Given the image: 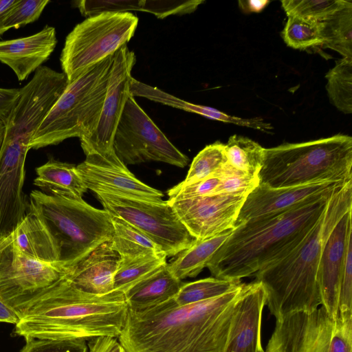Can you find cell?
<instances>
[{
    "label": "cell",
    "mask_w": 352,
    "mask_h": 352,
    "mask_svg": "<svg viewBox=\"0 0 352 352\" xmlns=\"http://www.w3.org/2000/svg\"><path fill=\"white\" fill-rule=\"evenodd\" d=\"M84 340H51L29 339L20 352H87Z\"/></svg>",
    "instance_id": "74e56055"
},
{
    "label": "cell",
    "mask_w": 352,
    "mask_h": 352,
    "mask_svg": "<svg viewBox=\"0 0 352 352\" xmlns=\"http://www.w3.org/2000/svg\"><path fill=\"white\" fill-rule=\"evenodd\" d=\"M96 195L104 210L140 230L166 256L179 254L196 241L167 201L154 202L104 192Z\"/></svg>",
    "instance_id": "8fae6325"
},
{
    "label": "cell",
    "mask_w": 352,
    "mask_h": 352,
    "mask_svg": "<svg viewBox=\"0 0 352 352\" xmlns=\"http://www.w3.org/2000/svg\"><path fill=\"white\" fill-rule=\"evenodd\" d=\"M270 2L267 0L239 1V5L240 8L246 13L260 12Z\"/></svg>",
    "instance_id": "b9f144b4"
},
{
    "label": "cell",
    "mask_w": 352,
    "mask_h": 352,
    "mask_svg": "<svg viewBox=\"0 0 352 352\" xmlns=\"http://www.w3.org/2000/svg\"><path fill=\"white\" fill-rule=\"evenodd\" d=\"M351 1L344 0H283L282 7L288 17L297 16L322 21Z\"/></svg>",
    "instance_id": "836d02e7"
},
{
    "label": "cell",
    "mask_w": 352,
    "mask_h": 352,
    "mask_svg": "<svg viewBox=\"0 0 352 352\" xmlns=\"http://www.w3.org/2000/svg\"><path fill=\"white\" fill-rule=\"evenodd\" d=\"M120 254L106 241L72 267L65 278L76 287L94 294L113 291V280L120 262Z\"/></svg>",
    "instance_id": "d6986e66"
},
{
    "label": "cell",
    "mask_w": 352,
    "mask_h": 352,
    "mask_svg": "<svg viewBox=\"0 0 352 352\" xmlns=\"http://www.w3.org/2000/svg\"><path fill=\"white\" fill-rule=\"evenodd\" d=\"M34 184L48 194L82 198L88 190L76 166L50 159L36 168Z\"/></svg>",
    "instance_id": "603a6c76"
},
{
    "label": "cell",
    "mask_w": 352,
    "mask_h": 352,
    "mask_svg": "<svg viewBox=\"0 0 352 352\" xmlns=\"http://www.w3.org/2000/svg\"><path fill=\"white\" fill-rule=\"evenodd\" d=\"M226 162L225 144L220 142L209 144L195 157L185 179L177 185L185 186L210 177Z\"/></svg>",
    "instance_id": "d6a6232c"
},
{
    "label": "cell",
    "mask_w": 352,
    "mask_h": 352,
    "mask_svg": "<svg viewBox=\"0 0 352 352\" xmlns=\"http://www.w3.org/2000/svg\"><path fill=\"white\" fill-rule=\"evenodd\" d=\"M20 89L0 88V120L5 121L16 105Z\"/></svg>",
    "instance_id": "ab89813d"
},
{
    "label": "cell",
    "mask_w": 352,
    "mask_h": 352,
    "mask_svg": "<svg viewBox=\"0 0 352 352\" xmlns=\"http://www.w3.org/2000/svg\"><path fill=\"white\" fill-rule=\"evenodd\" d=\"M19 320V314L0 299V322H7L16 325Z\"/></svg>",
    "instance_id": "60d3db41"
},
{
    "label": "cell",
    "mask_w": 352,
    "mask_h": 352,
    "mask_svg": "<svg viewBox=\"0 0 352 352\" xmlns=\"http://www.w3.org/2000/svg\"><path fill=\"white\" fill-rule=\"evenodd\" d=\"M28 211L45 229L56 252L58 263L65 267L75 265L113 236L111 215L82 198L33 190Z\"/></svg>",
    "instance_id": "5b68a950"
},
{
    "label": "cell",
    "mask_w": 352,
    "mask_h": 352,
    "mask_svg": "<svg viewBox=\"0 0 352 352\" xmlns=\"http://www.w3.org/2000/svg\"><path fill=\"white\" fill-rule=\"evenodd\" d=\"M5 125L3 121L0 120V151L1 149L3 137H4Z\"/></svg>",
    "instance_id": "ee69618b"
},
{
    "label": "cell",
    "mask_w": 352,
    "mask_h": 352,
    "mask_svg": "<svg viewBox=\"0 0 352 352\" xmlns=\"http://www.w3.org/2000/svg\"><path fill=\"white\" fill-rule=\"evenodd\" d=\"M265 148L250 138L234 135L225 144L227 162L245 174L258 177L262 167Z\"/></svg>",
    "instance_id": "f1b7e54d"
},
{
    "label": "cell",
    "mask_w": 352,
    "mask_h": 352,
    "mask_svg": "<svg viewBox=\"0 0 352 352\" xmlns=\"http://www.w3.org/2000/svg\"><path fill=\"white\" fill-rule=\"evenodd\" d=\"M351 212L349 210L336 226L322 219L324 240L319 259L317 282L323 306L331 317H338L340 276L348 243L351 239Z\"/></svg>",
    "instance_id": "2e32d148"
},
{
    "label": "cell",
    "mask_w": 352,
    "mask_h": 352,
    "mask_svg": "<svg viewBox=\"0 0 352 352\" xmlns=\"http://www.w3.org/2000/svg\"><path fill=\"white\" fill-rule=\"evenodd\" d=\"M245 198L213 195L167 201L189 233L199 241L234 228Z\"/></svg>",
    "instance_id": "5bb4252c"
},
{
    "label": "cell",
    "mask_w": 352,
    "mask_h": 352,
    "mask_svg": "<svg viewBox=\"0 0 352 352\" xmlns=\"http://www.w3.org/2000/svg\"><path fill=\"white\" fill-rule=\"evenodd\" d=\"M17 0H0V35L4 33L3 30V22L10 9Z\"/></svg>",
    "instance_id": "7bdbcfd3"
},
{
    "label": "cell",
    "mask_w": 352,
    "mask_h": 352,
    "mask_svg": "<svg viewBox=\"0 0 352 352\" xmlns=\"http://www.w3.org/2000/svg\"><path fill=\"white\" fill-rule=\"evenodd\" d=\"M203 3L202 0H84L78 1L77 7L86 17L106 12L140 11L164 19L192 13Z\"/></svg>",
    "instance_id": "44dd1931"
},
{
    "label": "cell",
    "mask_w": 352,
    "mask_h": 352,
    "mask_svg": "<svg viewBox=\"0 0 352 352\" xmlns=\"http://www.w3.org/2000/svg\"><path fill=\"white\" fill-rule=\"evenodd\" d=\"M266 293L256 281L245 284L234 310L226 352H265L261 344L263 311Z\"/></svg>",
    "instance_id": "e0dca14e"
},
{
    "label": "cell",
    "mask_w": 352,
    "mask_h": 352,
    "mask_svg": "<svg viewBox=\"0 0 352 352\" xmlns=\"http://www.w3.org/2000/svg\"><path fill=\"white\" fill-rule=\"evenodd\" d=\"M135 55L127 45L114 54L106 96L100 118L94 131L80 139L85 161L104 167L127 169L113 149L116 130L125 104L131 95V71L135 63Z\"/></svg>",
    "instance_id": "30bf717a"
},
{
    "label": "cell",
    "mask_w": 352,
    "mask_h": 352,
    "mask_svg": "<svg viewBox=\"0 0 352 352\" xmlns=\"http://www.w3.org/2000/svg\"><path fill=\"white\" fill-rule=\"evenodd\" d=\"M241 283L216 277L184 283L174 300L179 305L195 303L222 296Z\"/></svg>",
    "instance_id": "4dcf8cb0"
},
{
    "label": "cell",
    "mask_w": 352,
    "mask_h": 352,
    "mask_svg": "<svg viewBox=\"0 0 352 352\" xmlns=\"http://www.w3.org/2000/svg\"><path fill=\"white\" fill-rule=\"evenodd\" d=\"M113 56L68 83L33 136L30 149L56 145L71 138L84 139L94 131L106 96Z\"/></svg>",
    "instance_id": "52a82bcc"
},
{
    "label": "cell",
    "mask_w": 352,
    "mask_h": 352,
    "mask_svg": "<svg viewBox=\"0 0 352 352\" xmlns=\"http://www.w3.org/2000/svg\"><path fill=\"white\" fill-rule=\"evenodd\" d=\"M111 221L113 227L111 245L121 258L163 252L148 236L128 222L114 216H111Z\"/></svg>",
    "instance_id": "484cf974"
},
{
    "label": "cell",
    "mask_w": 352,
    "mask_h": 352,
    "mask_svg": "<svg viewBox=\"0 0 352 352\" xmlns=\"http://www.w3.org/2000/svg\"><path fill=\"white\" fill-rule=\"evenodd\" d=\"M87 189L128 198L162 202L164 194L139 180L129 170L100 166L84 161L76 166Z\"/></svg>",
    "instance_id": "ac0fdd59"
},
{
    "label": "cell",
    "mask_w": 352,
    "mask_h": 352,
    "mask_svg": "<svg viewBox=\"0 0 352 352\" xmlns=\"http://www.w3.org/2000/svg\"><path fill=\"white\" fill-rule=\"evenodd\" d=\"M331 196L234 227L206 267L213 277L230 280L254 275L305 239L322 216Z\"/></svg>",
    "instance_id": "3957f363"
},
{
    "label": "cell",
    "mask_w": 352,
    "mask_h": 352,
    "mask_svg": "<svg viewBox=\"0 0 352 352\" xmlns=\"http://www.w3.org/2000/svg\"><path fill=\"white\" fill-rule=\"evenodd\" d=\"M345 184L326 182L283 188H272L258 184L246 197L234 227L247 221L276 216L297 206L331 196Z\"/></svg>",
    "instance_id": "9a60e30c"
},
{
    "label": "cell",
    "mask_w": 352,
    "mask_h": 352,
    "mask_svg": "<svg viewBox=\"0 0 352 352\" xmlns=\"http://www.w3.org/2000/svg\"><path fill=\"white\" fill-rule=\"evenodd\" d=\"M265 352H352V318L331 317L323 306L287 316L276 326Z\"/></svg>",
    "instance_id": "9c48e42d"
},
{
    "label": "cell",
    "mask_w": 352,
    "mask_h": 352,
    "mask_svg": "<svg viewBox=\"0 0 352 352\" xmlns=\"http://www.w3.org/2000/svg\"><path fill=\"white\" fill-rule=\"evenodd\" d=\"M234 228L203 240L196 241L182 251L167 267L179 280L197 276L214 256V253L230 236Z\"/></svg>",
    "instance_id": "d4e9b609"
},
{
    "label": "cell",
    "mask_w": 352,
    "mask_h": 352,
    "mask_svg": "<svg viewBox=\"0 0 352 352\" xmlns=\"http://www.w3.org/2000/svg\"><path fill=\"white\" fill-rule=\"evenodd\" d=\"M183 283L172 274L166 263L124 294L129 309L140 311L160 305L175 297Z\"/></svg>",
    "instance_id": "7402d4cb"
},
{
    "label": "cell",
    "mask_w": 352,
    "mask_h": 352,
    "mask_svg": "<svg viewBox=\"0 0 352 352\" xmlns=\"http://www.w3.org/2000/svg\"><path fill=\"white\" fill-rule=\"evenodd\" d=\"M330 100L344 113H352V58H342L326 74Z\"/></svg>",
    "instance_id": "f546056e"
},
{
    "label": "cell",
    "mask_w": 352,
    "mask_h": 352,
    "mask_svg": "<svg viewBox=\"0 0 352 352\" xmlns=\"http://www.w3.org/2000/svg\"><path fill=\"white\" fill-rule=\"evenodd\" d=\"M286 45L296 50L322 45L320 21L297 16H289L281 33Z\"/></svg>",
    "instance_id": "1f68e13d"
},
{
    "label": "cell",
    "mask_w": 352,
    "mask_h": 352,
    "mask_svg": "<svg viewBox=\"0 0 352 352\" xmlns=\"http://www.w3.org/2000/svg\"><path fill=\"white\" fill-rule=\"evenodd\" d=\"M163 252L132 258H121L113 280V289L125 294L138 282L166 263Z\"/></svg>",
    "instance_id": "4316f807"
},
{
    "label": "cell",
    "mask_w": 352,
    "mask_h": 352,
    "mask_svg": "<svg viewBox=\"0 0 352 352\" xmlns=\"http://www.w3.org/2000/svg\"><path fill=\"white\" fill-rule=\"evenodd\" d=\"M68 267L33 258L0 238V299L20 313L63 278Z\"/></svg>",
    "instance_id": "7c38bea8"
},
{
    "label": "cell",
    "mask_w": 352,
    "mask_h": 352,
    "mask_svg": "<svg viewBox=\"0 0 352 352\" xmlns=\"http://www.w3.org/2000/svg\"><path fill=\"white\" fill-rule=\"evenodd\" d=\"M220 179L214 195L247 197L258 184V177L238 170L228 162L212 175Z\"/></svg>",
    "instance_id": "e575fe53"
},
{
    "label": "cell",
    "mask_w": 352,
    "mask_h": 352,
    "mask_svg": "<svg viewBox=\"0 0 352 352\" xmlns=\"http://www.w3.org/2000/svg\"><path fill=\"white\" fill-rule=\"evenodd\" d=\"M49 2L48 0H17L6 17L3 32L36 21Z\"/></svg>",
    "instance_id": "d590c367"
},
{
    "label": "cell",
    "mask_w": 352,
    "mask_h": 352,
    "mask_svg": "<svg viewBox=\"0 0 352 352\" xmlns=\"http://www.w3.org/2000/svg\"><path fill=\"white\" fill-rule=\"evenodd\" d=\"M6 236L23 253L45 262L58 263L57 254L50 236L32 212L28 211L16 228Z\"/></svg>",
    "instance_id": "cb8c5ba5"
},
{
    "label": "cell",
    "mask_w": 352,
    "mask_h": 352,
    "mask_svg": "<svg viewBox=\"0 0 352 352\" xmlns=\"http://www.w3.org/2000/svg\"><path fill=\"white\" fill-rule=\"evenodd\" d=\"M323 214L294 250L254 274L276 321L298 312H313L321 305L317 271L324 240Z\"/></svg>",
    "instance_id": "8992f818"
},
{
    "label": "cell",
    "mask_w": 352,
    "mask_h": 352,
    "mask_svg": "<svg viewBox=\"0 0 352 352\" xmlns=\"http://www.w3.org/2000/svg\"><path fill=\"white\" fill-rule=\"evenodd\" d=\"M56 43L55 28L47 25L33 35L0 41V61L22 81L49 58Z\"/></svg>",
    "instance_id": "ffe728a7"
},
{
    "label": "cell",
    "mask_w": 352,
    "mask_h": 352,
    "mask_svg": "<svg viewBox=\"0 0 352 352\" xmlns=\"http://www.w3.org/2000/svg\"><path fill=\"white\" fill-rule=\"evenodd\" d=\"M245 285L195 303L179 305L173 297L145 310L129 309L118 339L127 352H226Z\"/></svg>",
    "instance_id": "6da1fadb"
},
{
    "label": "cell",
    "mask_w": 352,
    "mask_h": 352,
    "mask_svg": "<svg viewBox=\"0 0 352 352\" xmlns=\"http://www.w3.org/2000/svg\"><path fill=\"white\" fill-rule=\"evenodd\" d=\"M320 23L322 46L352 58V2Z\"/></svg>",
    "instance_id": "83f0119b"
},
{
    "label": "cell",
    "mask_w": 352,
    "mask_h": 352,
    "mask_svg": "<svg viewBox=\"0 0 352 352\" xmlns=\"http://www.w3.org/2000/svg\"><path fill=\"white\" fill-rule=\"evenodd\" d=\"M87 352H127L118 338L100 336L88 342Z\"/></svg>",
    "instance_id": "f35d334b"
},
{
    "label": "cell",
    "mask_w": 352,
    "mask_h": 352,
    "mask_svg": "<svg viewBox=\"0 0 352 352\" xmlns=\"http://www.w3.org/2000/svg\"><path fill=\"white\" fill-rule=\"evenodd\" d=\"M338 315L342 318H352V239L347 245L340 276Z\"/></svg>",
    "instance_id": "8d00e7d4"
},
{
    "label": "cell",
    "mask_w": 352,
    "mask_h": 352,
    "mask_svg": "<svg viewBox=\"0 0 352 352\" xmlns=\"http://www.w3.org/2000/svg\"><path fill=\"white\" fill-rule=\"evenodd\" d=\"M352 138L338 134L265 148L259 184L289 188L326 182L352 181Z\"/></svg>",
    "instance_id": "277c9868"
},
{
    "label": "cell",
    "mask_w": 352,
    "mask_h": 352,
    "mask_svg": "<svg viewBox=\"0 0 352 352\" xmlns=\"http://www.w3.org/2000/svg\"><path fill=\"white\" fill-rule=\"evenodd\" d=\"M138 18L131 12H106L87 17L67 36L60 54L68 83L131 40Z\"/></svg>",
    "instance_id": "ba28073f"
},
{
    "label": "cell",
    "mask_w": 352,
    "mask_h": 352,
    "mask_svg": "<svg viewBox=\"0 0 352 352\" xmlns=\"http://www.w3.org/2000/svg\"><path fill=\"white\" fill-rule=\"evenodd\" d=\"M128 311L124 293H88L64 276L20 313L14 333L25 340L118 338Z\"/></svg>",
    "instance_id": "7a4b0ae2"
},
{
    "label": "cell",
    "mask_w": 352,
    "mask_h": 352,
    "mask_svg": "<svg viewBox=\"0 0 352 352\" xmlns=\"http://www.w3.org/2000/svg\"><path fill=\"white\" fill-rule=\"evenodd\" d=\"M113 149L125 166L155 161L184 168L188 162L131 95L116 130Z\"/></svg>",
    "instance_id": "4fadbf2b"
}]
</instances>
